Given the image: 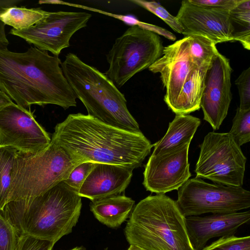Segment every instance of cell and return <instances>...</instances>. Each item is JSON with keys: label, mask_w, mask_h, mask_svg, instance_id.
<instances>
[{"label": "cell", "mask_w": 250, "mask_h": 250, "mask_svg": "<svg viewBox=\"0 0 250 250\" xmlns=\"http://www.w3.org/2000/svg\"><path fill=\"white\" fill-rule=\"evenodd\" d=\"M124 232L130 245L145 250H193L185 216L176 201L165 194L141 200L131 213Z\"/></svg>", "instance_id": "5b68a950"}, {"label": "cell", "mask_w": 250, "mask_h": 250, "mask_svg": "<svg viewBox=\"0 0 250 250\" xmlns=\"http://www.w3.org/2000/svg\"><path fill=\"white\" fill-rule=\"evenodd\" d=\"M188 37L189 51L193 62L198 67L208 66L219 52L216 44L208 38L200 35Z\"/></svg>", "instance_id": "603a6c76"}, {"label": "cell", "mask_w": 250, "mask_h": 250, "mask_svg": "<svg viewBox=\"0 0 250 250\" xmlns=\"http://www.w3.org/2000/svg\"><path fill=\"white\" fill-rule=\"evenodd\" d=\"M51 141L30 110L13 103L0 111V146L34 154L45 148Z\"/></svg>", "instance_id": "8fae6325"}, {"label": "cell", "mask_w": 250, "mask_h": 250, "mask_svg": "<svg viewBox=\"0 0 250 250\" xmlns=\"http://www.w3.org/2000/svg\"><path fill=\"white\" fill-rule=\"evenodd\" d=\"M163 49L159 35L131 25L116 39L106 55L109 66L104 74L121 87L136 73L154 63L162 56Z\"/></svg>", "instance_id": "52a82bcc"}, {"label": "cell", "mask_w": 250, "mask_h": 250, "mask_svg": "<svg viewBox=\"0 0 250 250\" xmlns=\"http://www.w3.org/2000/svg\"><path fill=\"white\" fill-rule=\"evenodd\" d=\"M51 140L80 163L90 162L140 167L153 146L140 132H131L80 113L69 114L55 127Z\"/></svg>", "instance_id": "6da1fadb"}, {"label": "cell", "mask_w": 250, "mask_h": 250, "mask_svg": "<svg viewBox=\"0 0 250 250\" xmlns=\"http://www.w3.org/2000/svg\"><path fill=\"white\" fill-rule=\"evenodd\" d=\"M13 103L12 100L5 93L0 90V111Z\"/></svg>", "instance_id": "836d02e7"}, {"label": "cell", "mask_w": 250, "mask_h": 250, "mask_svg": "<svg viewBox=\"0 0 250 250\" xmlns=\"http://www.w3.org/2000/svg\"><path fill=\"white\" fill-rule=\"evenodd\" d=\"M127 250H145V249L135 245H130V247Z\"/></svg>", "instance_id": "e575fe53"}, {"label": "cell", "mask_w": 250, "mask_h": 250, "mask_svg": "<svg viewBox=\"0 0 250 250\" xmlns=\"http://www.w3.org/2000/svg\"><path fill=\"white\" fill-rule=\"evenodd\" d=\"M131 1L155 14L174 31L182 34L183 29L176 17L171 15L163 6L155 1H148L143 0H134Z\"/></svg>", "instance_id": "d4e9b609"}, {"label": "cell", "mask_w": 250, "mask_h": 250, "mask_svg": "<svg viewBox=\"0 0 250 250\" xmlns=\"http://www.w3.org/2000/svg\"><path fill=\"white\" fill-rule=\"evenodd\" d=\"M200 124V119L189 114L176 115L169 123L164 137L153 145L154 149L151 155L163 153L186 142L191 141Z\"/></svg>", "instance_id": "d6986e66"}, {"label": "cell", "mask_w": 250, "mask_h": 250, "mask_svg": "<svg viewBox=\"0 0 250 250\" xmlns=\"http://www.w3.org/2000/svg\"><path fill=\"white\" fill-rule=\"evenodd\" d=\"M240 96V106L242 109L250 108V67L244 70L235 81Z\"/></svg>", "instance_id": "f546056e"}, {"label": "cell", "mask_w": 250, "mask_h": 250, "mask_svg": "<svg viewBox=\"0 0 250 250\" xmlns=\"http://www.w3.org/2000/svg\"><path fill=\"white\" fill-rule=\"evenodd\" d=\"M229 16L232 23L250 29V0H242L236 7L229 11Z\"/></svg>", "instance_id": "4dcf8cb0"}, {"label": "cell", "mask_w": 250, "mask_h": 250, "mask_svg": "<svg viewBox=\"0 0 250 250\" xmlns=\"http://www.w3.org/2000/svg\"><path fill=\"white\" fill-rule=\"evenodd\" d=\"M58 56L31 46L18 53L0 48V90L26 108L33 104L76 106V97Z\"/></svg>", "instance_id": "7a4b0ae2"}, {"label": "cell", "mask_w": 250, "mask_h": 250, "mask_svg": "<svg viewBox=\"0 0 250 250\" xmlns=\"http://www.w3.org/2000/svg\"><path fill=\"white\" fill-rule=\"evenodd\" d=\"M49 13L41 8L11 6L0 11V21L15 30H21L34 25Z\"/></svg>", "instance_id": "44dd1931"}, {"label": "cell", "mask_w": 250, "mask_h": 250, "mask_svg": "<svg viewBox=\"0 0 250 250\" xmlns=\"http://www.w3.org/2000/svg\"><path fill=\"white\" fill-rule=\"evenodd\" d=\"M191 141L163 153L151 155L144 172L143 184L146 190L157 194L178 189L191 177L188 149Z\"/></svg>", "instance_id": "7c38bea8"}, {"label": "cell", "mask_w": 250, "mask_h": 250, "mask_svg": "<svg viewBox=\"0 0 250 250\" xmlns=\"http://www.w3.org/2000/svg\"><path fill=\"white\" fill-rule=\"evenodd\" d=\"M63 74L88 115L111 126L131 132H140L129 111L124 95L96 68L69 53L61 63Z\"/></svg>", "instance_id": "277c9868"}, {"label": "cell", "mask_w": 250, "mask_h": 250, "mask_svg": "<svg viewBox=\"0 0 250 250\" xmlns=\"http://www.w3.org/2000/svg\"><path fill=\"white\" fill-rule=\"evenodd\" d=\"M198 67L190 55L188 37L164 47L162 56L148 67L152 72L160 74L166 90L164 100L171 110L184 84Z\"/></svg>", "instance_id": "5bb4252c"}, {"label": "cell", "mask_w": 250, "mask_h": 250, "mask_svg": "<svg viewBox=\"0 0 250 250\" xmlns=\"http://www.w3.org/2000/svg\"><path fill=\"white\" fill-rule=\"evenodd\" d=\"M249 210L205 216L185 217L186 227L193 250H202L210 239L234 235L242 225L249 222Z\"/></svg>", "instance_id": "2e32d148"}, {"label": "cell", "mask_w": 250, "mask_h": 250, "mask_svg": "<svg viewBox=\"0 0 250 250\" xmlns=\"http://www.w3.org/2000/svg\"><path fill=\"white\" fill-rule=\"evenodd\" d=\"M18 151L9 147L0 146V210L8 203L12 173Z\"/></svg>", "instance_id": "7402d4cb"}, {"label": "cell", "mask_w": 250, "mask_h": 250, "mask_svg": "<svg viewBox=\"0 0 250 250\" xmlns=\"http://www.w3.org/2000/svg\"><path fill=\"white\" fill-rule=\"evenodd\" d=\"M194 5L208 8L230 11L242 0H188Z\"/></svg>", "instance_id": "1f68e13d"}, {"label": "cell", "mask_w": 250, "mask_h": 250, "mask_svg": "<svg viewBox=\"0 0 250 250\" xmlns=\"http://www.w3.org/2000/svg\"><path fill=\"white\" fill-rule=\"evenodd\" d=\"M177 190L176 202L185 217L235 212L250 207V192L242 187L211 184L195 177Z\"/></svg>", "instance_id": "9c48e42d"}, {"label": "cell", "mask_w": 250, "mask_h": 250, "mask_svg": "<svg viewBox=\"0 0 250 250\" xmlns=\"http://www.w3.org/2000/svg\"><path fill=\"white\" fill-rule=\"evenodd\" d=\"M229 133L239 146L250 141V108H237Z\"/></svg>", "instance_id": "cb8c5ba5"}, {"label": "cell", "mask_w": 250, "mask_h": 250, "mask_svg": "<svg viewBox=\"0 0 250 250\" xmlns=\"http://www.w3.org/2000/svg\"><path fill=\"white\" fill-rule=\"evenodd\" d=\"M94 164V163L90 162L80 163L73 168L64 182L78 193L82 184L93 168Z\"/></svg>", "instance_id": "4316f807"}, {"label": "cell", "mask_w": 250, "mask_h": 250, "mask_svg": "<svg viewBox=\"0 0 250 250\" xmlns=\"http://www.w3.org/2000/svg\"><path fill=\"white\" fill-rule=\"evenodd\" d=\"M70 250H86V248L83 246L77 247Z\"/></svg>", "instance_id": "d590c367"}, {"label": "cell", "mask_w": 250, "mask_h": 250, "mask_svg": "<svg viewBox=\"0 0 250 250\" xmlns=\"http://www.w3.org/2000/svg\"><path fill=\"white\" fill-rule=\"evenodd\" d=\"M55 243L27 235L18 236L14 250H52Z\"/></svg>", "instance_id": "83f0119b"}, {"label": "cell", "mask_w": 250, "mask_h": 250, "mask_svg": "<svg viewBox=\"0 0 250 250\" xmlns=\"http://www.w3.org/2000/svg\"><path fill=\"white\" fill-rule=\"evenodd\" d=\"M176 18L185 37L202 36L215 44L234 41L235 28L229 11L197 6L184 0Z\"/></svg>", "instance_id": "9a60e30c"}, {"label": "cell", "mask_w": 250, "mask_h": 250, "mask_svg": "<svg viewBox=\"0 0 250 250\" xmlns=\"http://www.w3.org/2000/svg\"><path fill=\"white\" fill-rule=\"evenodd\" d=\"M134 204L131 198L118 194L93 201L90 208L99 222L109 228L116 229L128 218Z\"/></svg>", "instance_id": "ac0fdd59"}, {"label": "cell", "mask_w": 250, "mask_h": 250, "mask_svg": "<svg viewBox=\"0 0 250 250\" xmlns=\"http://www.w3.org/2000/svg\"><path fill=\"white\" fill-rule=\"evenodd\" d=\"M133 169L121 166L95 163L78 191L91 201L118 195L127 187Z\"/></svg>", "instance_id": "e0dca14e"}, {"label": "cell", "mask_w": 250, "mask_h": 250, "mask_svg": "<svg viewBox=\"0 0 250 250\" xmlns=\"http://www.w3.org/2000/svg\"><path fill=\"white\" fill-rule=\"evenodd\" d=\"M202 250H250V236L221 237Z\"/></svg>", "instance_id": "484cf974"}, {"label": "cell", "mask_w": 250, "mask_h": 250, "mask_svg": "<svg viewBox=\"0 0 250 250\" xmlns=\"http://www.w3.org/2000/svg\"><path fill=\"white\" fill-rule=\"evenodd\" d=\"M18 235L0 212V250H14Z\"/></svg>", "instance_id": "f1b7e54d"}, {"label": "cell", "mask_w": 250, "mask_h": 250, "mask_svg": "<svg viewBox=\"0 0 250 250\" xmlns=\"http://www.w3.org/2000/svg\"><path fill=\"white\" fill-rule=\"evenodd\" d=\"M229 61L219 52L206 73L200 106L204 119L218 130L226 118L232 99Z\"/></svg>", "instance_id": "4fadbf2b"}, {"label": "cell", "mask_w": 250, "mask_h": 250, "mask_svg": "<svg viewBox=\"0 0 250 250\" xmlns=\"http://www.w3.org/2000/svg\"><path fill=\"white\" fill-rule=\"evenodd\" d=\"M247 158L229 133L209 132L200 145L196 177L215 183L242 187Z\"/></svg>", "instance_id": "ba28073f"}, {"label": "cell", "mask_w": 250, "mask_h": 250, "mask_svg": "<svg viewBox=\"0 0 250 250\" xmlns=\"http://www.w3.org/2000/svg\"><path fill=\"white\" fill-rule=\"evenodd\" d=\"M22 0H0V11L11 6H17ZM5 25L0 21V48H7L9 42L6 37Z\"/></svg>", "instance_id": "d6a6232c"}, {"label": "cell", "mask_w": 250, "mask_h": 250, "mask_svg": "<svg viewBox=\"0 0 250 250\" xmlns=\"http://www.w3.org/2000/svg\"><path fill=\"white\" fill-rule=\"evenodd\" d=\"M91 14L83 12L60 11L49 14L30 27L21 30L11 29L9 33L25 40L38 49L58 56L70 46L73 34L87 26Z\"/></svg>", "instance_id": "30bf717a"}, {"label": "cell", "mask_w": 250, "mask_h": 250, "mask_svg": "<svg viewBox=\"0 0 250 250\" xmlns=\"http://www.w3.org/2000/svg\"><path fill=\"white\" fill-rule=\"evenodd\" d=\"M80 164L52 140L47 146L36 154L18 152L8 203L43 194L66 180Z\"/></svg>", "instance_id": "8992f818"}, {"label": "cell", "mask_w": 250, "mask_h": 250, "mask_svg": "<svg viewBox=\"0 0 250 250\" xmlns=\"http://www.w3.org/2000/svg\"><path fill=\"white\" fill-rule=\"evenodd\" d=\"M82 197L62 181L39 196L10 201L0 210L18 235L55 244L70 233L81 214Z\"/></svg>", "instance_id": "3957f363"}, {"label": "cell", "mask_w": 250, "mask_h": 250, "mask_svg": "<svg viewBox=\"0 0 250 250\" xmlns=\"http://www.w3.org/2000/svg\"><path fill=\"white\" fill-rule=\"evenodd\" d=\"M208 66L196 68L185 83L172 110L176 115L188 114L201 108L205 76Z\"/></svg>", "instance_id": "ffe728a7"}]
</instances>
